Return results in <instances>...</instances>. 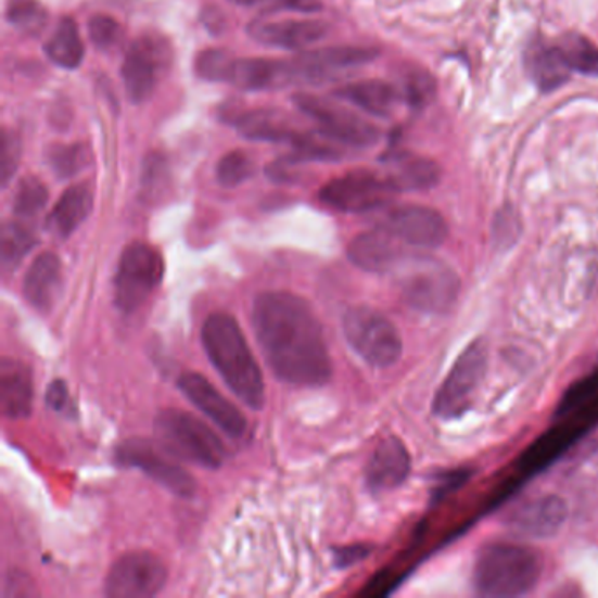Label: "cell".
<instances>
[{"label":"cell","instance_id":"6da1fadb","mask_svg":"<svg viewBox=\"0 0 598 598\" xmlns=\"http://www.w3.org/2000/svg\"><path fill=\"white\" fill-rule=\"evenodd\" d=\"M252 325L276 378L298 389H318L334 372L323 327L306 298L290 292L260 293Z\"/></svg>","mask_w":598,"mask_h":598},{"label":"cell","instance_id":"7a4b0ae2","mask_svg":"<svg viewBox=\"0 0 598 598\" xmlns=\"http://www.w3.org/2000/svg\"><path fill=\"white\" fill-rule=\"evenodd\" d=\"M202 347L219 378L244 406L260 411L265 406L262 369L238 321L229 313L207 316L201 332Z\"/></svg>","mask_w":598,"mask_h":598},{"label":"cell","instance_id":"3957f363","mask_svg":"<svg viewBox=\"0 0 598 598\" xmlns=\"http://www.w3.org/2000/svg\"><path fill=\"white\" fill-rule=\"evenodd\" d=\"M540 574L539 552L521 544L494 543L475 558L474 586L484 597H521L535 588Z\"/></svg>","mask_w":598,"mask_h":598},{"label":"cell","instance_id":"277c9868","mask_svg":"<svg viewBox=\"0 0 598 598\" xmlns=\"http://www.w3.org/2000/svg\"><path fill=\"white\" fill-rule=\"evenodd\" d=\"M155 437L173 457L216 471L224 466L225 448L218 435L195 416L181 409H162L155 416Z\"/></svg>","mask_w":598,"mask_h":598},{"label":"cell","instance_id":"5b68a950","mask_svg":"<svg viewBox=\"0 0 598 598\" xmlns=\"http://www.w3.org/2000/svg\"><path fill=\"white\" fill-rule=\"evenodd\" d=\"M343 330L353 352L370 367L389 369L403 357V338L397 327L372 307H352L344 315Z\"/></svg>","mask_w":598,"mask_h":598},{"label":"cell","instance_id":"8992f818","mask_svg":"<svg viewBox=\"0 0 598 598\" xmlns=\"http://www.w3.org/2000/svg\"><path fill=\"white\" fill-rule=\"evenodd\" d=\"M164 275V256L156 247L141 241L128 244L119 256L113 281L115 306L122 313L138 311L161 287Z\"/></svg>","mask_w":598,"mask_h":598},{"label":"cell","instance_id":"52a82bcc","mask_svg":"<svg viewBox=\"0 0 598 598\" xmlns=\"http://www.w3.org/2000/svg\"><path fill=\"white\" fill-rule=\"evenodd\" d=\"M488 370V347L475 341L461 352L434 400V412L443 420L458 418L472 406Z\"/></svg>","mask_w":598,"mask_h":598},{"label":"cell","instance_id":"ba28073f","mask_svg":"<svg viewBox=\"0 0 598 598\" xmlns=\"http://www.w3.org/2000/svg\"><path fill=\"white\" fill-rule=\"evenodd\" d=\"M293 104L318 125V132L339 147L364 150L374 147L380 139V130L374 125L323 97L297 93L293 96Z\"/></svg>","mask_w":598,"mask_h":598},{"label":"cell","instance_id":"9c48e42d","mask_svg":"<svg viewBox=\"0 0 598 598\" xmlns=\"http://www.w3.org/2000/svg\"><path fill=\"white\" fill-rule=\"evenodd\" d=\"M173 62V51L167 39L158 34H147L139 37L128 47L124 64H122V79L125 92L132 104L147 102L156 85L169 71Z\"/></svg>","mask_w":598,"mask_h":598},{"label":"cell","instance_id":"30bf717a","mask_svg":"<svg viewBox=\"0 0 598 598\" xmlns=\"http://www.w3.org/2000/svg\"><path fill=\"white\" fill-rule=\"evenodd\" d=\"M170 457L173 455L165 451L158 441L153 443L147 437L127 438L115 451L118 466L139 469L176 497H195V480Z\"/></svg>","mask_w":598,"mask_h":598},{"label":"cell","instance_id":"8fae6325","mask_svg":"<svg viewBox=\"0 0 598 598\" xmlns=\"http://www.w3.org/2000/svg\"><path fill=\"white\" fill-rule=\"evenodd\" d=\"M397 188L392 179L372 170L357 169L332 179L320 190L325 206L341 213H369L386 206Z\"/></svg>","mask_w":598,"mask_h":598},{"label":"cell","instance_id":"7c38bea8","mask_svg":"<svg viewBox=\"0 0 598 598\" xmlns=\"http://www.w3.org/2000/svg\"><path fill=\"white\" fill-rule=\"evenodd\" d=\"M167 567L151 551H130L119 557L105 577L104 591L111 598H151L167 583Z\"/></svg>","mask_w":598,"mask_h":598},{"label":"cell","instance_id":"4fadbf2b","mask_svg":"<svg viewBox=\"0 0 598 598\" xmlns=\"http://www.w3.org/2000/svg\"><path fill=\"white\" fill-rule=\"evenodd\" d=\"M460 279L457 272L437 260L415 262L404 281V297L409 306L430 315H443L457 302Z\"/></svg>","mask_w":598,"mask_h":598},{"label":"cell","instance_id":"5bb4252c","mask_svg":"<svg viewBox=\"0 0 598 598\" xmlns=\"http://www.w3.org/2000/svg\"><path fill=\"white\" fill-rule=\"evenodd\" d=\"M404 246L435 250L448 238V224L438 211L427 206H400L390 211L381 224Z\"/></svg>","mask_w":598,"mask_h":598},{"label":"cell","instance_id":"9a60e30c","mask_svg":"<svg viewBox=\"0 0 598 598\" xmlns=\"http://www.w3.org/2000/svg\"><path fill=\"white\" fill-rule=\"evenodd\" d=\"M179 392L204 415L209 418L221 432L232 438H241L246 434L247 421L230 400L199 372H185L179 376Z\"/></svg>","mask_w":598,"mask_h":598},{"label":"cell","instance_id":"2e32d148","mask_svg":"<svg viewBox=\"0 0 598 598\" xmlns=\"http://www.w3.org/2000/svg\"><path fill=\"white\" fill-rule=\"evenodd\" d=\"M567 504L558 495H537L517 504L504 518L507 529L530 539H548L562 530Z\"/></svg>","mask_w":598,"mask_h":598},{"label":"cell","instance_id":"e0dca14e","mask_svg":"<svg viewBox=\"0 0 598 598\" xmlns=\"http://www.w3.org/2000/svg\"><path fill=\"white\" fill-rule=\"evenodd\" d=\"M378 53L380 51L367 47H330L306 51L292 62L297 71V82L320 85L334 78L341 71L370 64Z\"/></svg>","mask_w":598,"mask_h":598},{"label":"cell","instance_id":"ac0fdd59","mask_svg":"<svg viewBox=\"0 0 598 598\" xmlns=\"http://www.w3.org/2000/svg\"><path fill=\"white\" fill-rule=\"evenodd\" d=\"M247 36L265 47L302 50L329 36V25L321 20H265L247 25Z\"/></svg>","mask_w":598,"mask_h":598},{"label":"cell","instance_id":"d6986e66","mask_svg":"<svg viewBox=\"0 0 598 598\" xmlns=\"http://www.w3.org/2000/svg\"><path fill=\"white\" fill-rule=\"evenodd\" d=\"M347 256L358 269L384 275L406 262L407 246L378 225L374 230L360 233L347 247Z\"/></svg>","mask_w":598,"mask_h":598},{"label":"cell","instance_id":"ffe728a7","mask_svg":"<svg viewBox=\"0 0 598 598\" xmlns=\"http://www.w3.org/2000/svg\"><path fill=\"white\" fill-rule=\"evenodd\" d=\"M64 267L55 253L36 256L24 279V295L41 315H50L64 293Z\"/></svg>","mask_w":598,"mask_h":598},{"label":"cell","instance_id":"44dd1931","mask_svg":"<svg viewBox=\"0 0 598 598\" xmlns=\"http://www.w3.org/2000/svg\"><path fill=\"white\" fill-rule=\"evenodd\" d=\"M411 472V455L398 437H386L376 446L366 469V481L374 494L398 488Z\"/></svg>","mask_w":598,"mask_h":598},{"label":"cell","instance_id":"7402d4cb","mask_svg":"<svg viewBox=\"0 0 598 598\" xmlns=\"http://www.w3.org/2000/svg\"><path fill=\"white\" fill-rule=\"evenodd\" d=\"M34 378L24 361L2 358L0 364V409L8 420H24L33 415Z\"/></svg>","mask_w":598,"mask_h":598},{"label":"cell","instance_id":"603a6c76","mask_svg":"<svg viewBox=\"0 0 598 598\" xmlns=\"http://www.w3.org/2000/svg\"><path fill=\"white\" fill-rule=\"evenodd\" d=\"M230 82L246 92H265L297 82V73L292 60L238 59Z\"/></svg>","mask_w":598,"mask_h":598},{"label":"cell","instance_id":"cb8c5ba5","mask_svg":"<svg viewBox=\"0 0 598 598\" xmlns=\"http://www.w3.org/2000/svg\"><path fill=\"white\" fill-rule=\"evenodd\" d=\"M227 122L238 128L242 138L250 141L292 142L298 136L283 111L270 110V107L236 111V113H229Z\"/></svg>","mask_w":598,"mask_h":598},{"label":"cell","instance_id":"d4e9b609","mask_svg":"<svg viewBox=\"0 0 598 598\" xmlns=\"http://www.w3.org/2000/svg\"><path fill=\"white\" fill-rule=\"evenodd\" d=\"M93 211V193L87 185L67 188L48 215L47 227L51 238L69 239L87 221Z\"/></svg>","mask_w":598,"mask_h":598},{"label":"cell","instance_id":"484cf974","mask_svg":"<svg viewBox=\"0 0 598 598\" xmlns=\"http://www.w3.org/2000/svg\"><path fill=\"white\" fill-rule=\"evenodd\" d=\"M585 423H567V425L557 427L549 430L543 437L537 438L520 458V471L530 474L537 472L544 467L557 460L560 455L571 448L572 444L585 434Z\"/></svg>","mask_w":598,"mask_h":598},{"label":"cell","instance_id":"4316f807","mask_svg":"<svg viewBox=\"0 0 598 598\" xmlns=\"http://www.w3.org/2000/svg\"><path fill=\"white\" fill-rule=\"evenodd\" d=\"M335 96L366 111L369 115L390 116L400 101V92L381 79H364L339 88Z\"/></svg>","mask_w":598,"mask_h":598},{"label":"cell","instance_id":"83f0119b","mask_svg":"<svg viewBox=\"0 0 598 598\" xmlns=\"http://www.w3.org/2000/svg\"><path fill=\"white\" fill-rule=\"evenodd\" d=\"M529 71L530 76L534 78L543 92H551V90L562 87L563 82L574 73L567 62L560 44H555V47L543 44V47L535 48L529 56Z\"/></svg>","mask_w":598,"mask_h":598},{"label":"cell","instance_id":"f1b7e54d","mask_svg":"<svg viewBox=\"0 0 598 598\" xmlns=\"http://www.w3.org/2000/svg\"><path fill=\"white\" fill-rule=\"evenodd\" d=\"M44 53L53 64L62 69H78L85 59V42L81 39L79 27L73 18L65 16L60 20L55 30L51 34Z\"/></svg>","mask_w":598,"mask_h":598},{"label":"cell","instance_id":"f546056e","mask_svg":"<svg viewBox=\"0 0 598 598\" xmlns=\"http://www.w3.org/2000/svg\"><path fill=\"white\" fill-rule=\"evenodd\" d=\"M397 192H420L435 187L441 179V167L435 162L421 156H406L389 174Z\"/></svg>","mask_w":598,"mask_h":598},{"label":"cell","instance_id":"4dcf8cb0","mask_svg":"<svg viewBox=\"0 0 598 598\" xmlns=\"http://www.w3.org/2000/svg\"><path fill=\"white\" fill-rule=\"evenodd\" d=\"M37 244L36 233L24 219L5 221L0 241V262L2 270L11 272L16 269L28 252Z\"/></svg>","mask_w":598,"mask_h":598},{"label":"cell","instance_id":"1f68e13d","mask_svg":"<svg viewBox=\"0 0 598 598\" xmlns=\"http://www.w3.org/2000/svg\"><path fill=\"white\" fill-rule=\"evenodd\" d=\"M92 161V151L85 142L51 144L47 150V162L56 178L71 179L78 176Z\"/></svg>","mask_w":598,"mask_h":598},{"label":"cell","instance_id":"d6a6232c","mask_svg":"<svg viewBox=\"0 0 598 598\" xmlns=\"http://www.w3.org/2000/svg\"><path fill=\"white\" fill-rule=\"evenodd\" d=\"M48 199H50V192H48L47 185L36 176H27L20 181L16 193H14V216L24 221L36 218L47 207Z\"/></svg>","mask_w":598,"mask_h":598},{"label":"cell","instance_id":"836d02e7","mask_svg":"<svg viewBox=\"0 0 598 598\" xmlns=\"http://www.w3.org/2000/svg\"><path fill=\"white\" fill-rule=\"evenodd\" d=\"M5 18L22 33L36 36L47 27L48 11L39 0H8Z\"/></svg>","mask_w":598,"mask_h":598},{"label":"cell","instance_id":"e575fe53","mask_svg":"<svg viewBox=\"0 0 598 598\" xmlns=\"http://www.w3.org/2000/svg\"><path fill=\"white\" fill-rule=\"evenodd\" d=\"M238 56L230 51L209 48L195 56V74L204 81L230 82Z\"/></svg>","mask_w":598,"mask_h":598},{"label":"cell","instance_id":"d590c367","mask_svg":"<svg viewBox=\"0 0 598 598\" xmlns=\"http://www.w3.org/2000/svg\"><path fill=\"white\" fill-rule=\"evenodd\" d=\"M255 174V162L246 151L233 150L225 153L216 165V181L224 188H238Z\"/></svg>","mask_w":598,"mask_h":598},{"label":"cell","instance_id":"8d00e7d4","mask_svg":"<svg viewBox=\"0 0 598 598\" xmlns=\"http://www.w3.org/2000/svg\"><path fill=\"white\" fill-rule=\"evenodd\" d=\"M572 71L598 74V48L583 36H569L560 44Z\"/></svg>","mask_w":598,"mask_h":598},{"label":"cell","instance_id":"74e56055","mask_svg":"<svg viewBox=\"0 0 598 598\" xmlns=\"http://www.w3.org/2000/svg\"><path fill=\"white\" fill-rule=\"evenodd\" d=\"M169 187V165L164 155L151 153L142 164L141 188L147 199H158Z\"/></svg>","mask_w":598,"mask_h":598},{"label":"cell","instance_id":"f35d334b","mask_svg":"<svg viewBox=\"0 0 598 598\" xmlns=\"http://www.w3.org/2000/svg\"><path fill=\"white\" fill-rule=\"evenodd\" d=\"M88 37L99 50L113 51L124 42L125 30L115 18L96 14L88 22Z\"/></svg>","mask_w":598,"mask_h":598},{"label":"cell","instance_id":"ab89813d","mask_svg":"<svg viewBox=\"0 0 598 598\" xmlns=\"http://www.w3.org/2000/svg\"><path fill=\"white\" fill-rule=\"evenodd\" d=\"M22 162V139L14 130H2L0 141V183L2 187H10L11 179L18 170Z\"/></svg>","mask_w":598,"mask_h":598},{"label":"cell","instance_id":"60d3db41","mask_svg":"<svg viewBox=\"0 0 598 598\" xmlns=\"http://www.w3.org/2000/svg\"><path fill=\"white\" fill-rule=\"evenodd\" d=\"M232 4L244 8H267V10L297 11V13H318L323 10L321 0H230Z\"/></svg>","mask_w":598,"mask_h":598},{"label":"cell","instance_id":"b9f144b4","mask_svg":"<svg viewBox=\"0 0 598 598\" xmlns=\"http://www.w3.org/2000/svg\"><path fill=\"white\" fill-rule=\"evenodd\" d=\"M434 81H432L429 74H411L406 81V87H404V97L411 105L425 104L432 92H434Z\"/></svg>","mask_w":598,"mask_h":598},{"label":"cell","instance_id":"7bdbcfd3","mask_svg":"<svg viewBox=\"0 0 598 598\" xmlns=\"http://www.w3.org/2000/svg\"><path fill=\"white\" fill-rule=\"evenodd\" d=\"M47 406L59 415H71L73 403H71L69 386L64 380L51 381L47 390Z\"/></svg>","mask_w":598,"mask_h":598},{"label":"cell","instance_id":"ee69618b","mask_svg":"<svg viewBox=\"0 0 598 598\" xmlns=\"http://www.w3.org/2000/svg\"><path fill=\"white\" fill-rule=\"evenodd\" d=\"M372 551V546L367 544H353V546H344V548H335V563L339 569H346V567L355 565V563L361 562L364 558L369 557Z\"/></svg>","mask_w":598,"mask_h":598},{"label":"cell","instance_id":"f6af8a7d","mask_svg":"<svg viewBox=\"0 0 598 598\" xmlns=\"http://www.w3.org/2000/svg\"><path fill=\"white\" fill-rule=\"evenodd\" d=\"M202 20H204L206 27L209 28V33L215 34V36H218L225 28L224 14H221V11L216 10V8H209L206 13H202Z\"/></svg>","mask_w":598,"mask_h":598},{"label":"cell","instance_id":"bcb514c9","mask_svg":"<svg viewBox=\"0 0 598 598\" xmlns=\"http://www.w3.org/2000/svg\"><path fill=\"white\" fill-rule=\"evenodd\" d=\"M595 461H597V466H598V451H597V457H595Z\"/></svg>","mask_w":598,"mask_h":598}]
</instances>
